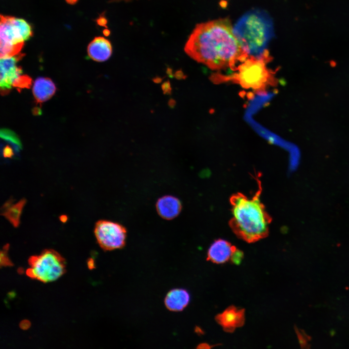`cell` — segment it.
Listing matches in <instances>:
<instances>
[{
	"label": "cell",
	"instance_id": "1",
	"mask_svg": "<svg viewBox=\"0 0 349 349\" xmlns=\"http://www.w3.org/2000/svg\"><path fill=\"white\" fill-rule=\"evenodd\" d=\"M184 50L190 58L214 70H235L237 64L249 56L235 36L228 18L197 24Z\"/></svg>",
	"mask_w": 349,
	"mask_h": 349
},
{
	"label": "cell",
	"instance_id": "2",
	"mask_svg": "<svg viewBox=\"0 0 349 349\" xmlns=\"http://www.w3.org/2000/svg\"><path fill=\"white\" fill-rule=\"evenodd\" d=\"M261 186L252 197L238 192L230 198L232 217L229 224L241 239L253 243L267 237L271 218L260 198Z\"/></svg>",
	"mask_w": 349,
	"mask_h": 349
},
{
	"label": "cell",
	"instance_id": "3",
	"mask_svg": "<svg viewBox=\"0 0 349 349\" xmlns=\"http://www.w3.org/2000/svg\"><path fill=\"white\" fill-rule=\"evenodd\" d=\"M233 31L249 56L269 54L266 48L274 33L272 20L266 12L255 10L247 13L238 21Z\"/></svg>",
	"mask_w": 349,
	"mask_h": 349
},
{
	"label": "cell",
	"instance_id": "4",
	"mask_svg": "<svg viewBox=\"0 0 349 349\" xmlns=\"http://www.w3.org/2000/svg\"><path fill=\"white\" fill-rule=\"evenodd\" d=\"M31 26L24 19L0 16V58L11 57L19 53L25 41L32 35Z\"/></svg>",
	"mask_w": 349,
	"mask_h": 349
},
{
	"label": "cell",
	"instance_id": "5",
	"mask_svg": "<svg viewBox=\"0 0 349 349\" xmlns=\"http://www.w3.org/2000/svg\"><path fill=\"white\" fill-rule=\"evenodd\" d=\"M26 274L43 283L55 281L65 272L64 259L56 251L47 249L40 254L30 257Z\"/></svg>",
	"mask_w": 349,
	"mask_h": 349
},
{
	"label": "cell",
	"instance_id": "6",
	"mask_svg": "<svg viewBox=\"0 0 349 349\" xmlns=\"http://www.w3.org/2000/svg\"><path fill=\"white\" fill-rule=\"evenodd\" d=\"M269 55L261 57L249 56L235 69L232 79L246 89H263L271 79L266 63Z\"/></svg>",
	"mask_w": 349,
	"mask_h": 349
},
{
	"label": "cell",
	"instance_id": "7",
	"mask_svg": "<svg viewBox=\"0 0 349 349\" xmlns=\"http://www.w3.org/2000/svg\"><path fill=\"white\" fill-rule=\"evenodd\" d=\"M127 232L122 224L107 220L97 221L94 228L97 242L105 251L123 248L126 244Z\"/></svg>",
	"mask_w": 349,
	"mask_h": 349
},
{
	"label": "cell",
	"instance_id": "8",
	"mask_svg": "<svg viewBox=\"0 0 349 349\" xmlns=\"http://www.w3.org/2000/svg\"><path fill=\"white\" fill-rule=\"evenodd\" d=\"M23 55L19 53L13 56L0 58V85L2 95L10 92L15 81L22 73L21 68L17 63Z\"/></svg>",
	"mask_w": 349,
	"mask_h": 349
},
{
	"label": "cell",
	"instance_id": "9",
	"mask_svg": "<svg viewBox=\"0 0 349 349\" xmlns=\"http://www.w3.org/2000/svg\"><path fill=\"white\" fill-rule=\"evenodd\" d=\"M215 319L224 331L232 333L236 328L244 325L245 310L235 306H230L222 313L218 314Z\"/></svg>",
	"mask_w": 349,
	"mask_h": 349
},
{
	"label": "cell",
	"instance_id": "10",
	"mask_svg": "<svg viewBox=\"0 0 349 349\" xmlns=\"http://www.w3.org/2000/svg\"><path fill=\"white\" fill-rule=\"evenodd\" d=\"M237 248L229 241L218 239L210 246L207 253V260L216 264H222L230 259Z\"/></svg>",
	"mask_w": 349,
	"mask_h": 349
},
{
	"label": "cell",
	"instance_id": "11",
	"mask_svg": "<svg viewBox=\"0 0 349 349\" xmlns=\"http://www.w3.org/2000/svg\"><path fill=\"white\" fill-rule=\"evenodd\" d=\"M156 207L160 217L170 220L179 214L182 209V204L177 197L172 195H165L158 200Z\"/></svg>",
	"mask_w": 349,
	"mask_h": 349
},
{
	"label": "cell",
	"instance_id": "12",
	"mask_svg": "<svg viewBox=\"0 0 349 349\" xmlns=\"http://www.w3.org/2000/svg\"><path fill=\"white\" fill-rule=\"evenodd\" d=\"M112 46L110 42L101 36L95 38L87 48L88 55L95 61L102 62L110 58L112 54Z\"/></svg>",
	"mask_w": 349,
	"mask_h": 349
},
{
	"label": "cell",
	"instance_id": "13",
	"mask_svg": "<svg viewBox=\"0 0 349 349\" xmlns=\"http://www.w3.org/2000/svg\"><path fill=\"white\" fill-rule=\"evenodd\" d=\"M190 301V295L188 291L183 288H175L168 292L164 299V304L170 311L179 312L187 306Z\"/></svg>",
	"mask_w": 349,
	"mask_h": 349
},
{
	"label": "cell",
	"instance_id": "14",
	"mask_svg": "<svg viewBox=\"0 0 349 349\" xmlns=\"http://www.w3.org/2000/svg\"><path fill=\"white\" fill-rule=\"evenodd\" d=\"M56 87L49 78L39 77L35 79L32 93L37 103L41 104L49 100L55 93Z\"/></svg>",
	"mask_w": 349,
	"mask_h": 349
},
{
	"label": "cell",
	"instance_id": "15",
	"mask_svg": "<svg viewBox=\"0 0 349 349\" xmlns=\"http://www.w3.org/2000/svg\"><path fill=\"white\" fill-rule=\"evenodd\" d=\"M26 203L25 199H22L15 204L12 201L7 202L2 206L1 214L14 227H17L20 223V216Z\"/></svg>",
	"mask_w": 349,
	"mask_h": 349
},
{
	"label": "cell",
	"instance_id": "16",
	"mask_svg": "<svg viewBox=\"0 0 349 349\" xmlns=\"http://www.w3.org/2000/svg\"><path fill=\"white\" fill-rule=\"evenodd\" d=\"M0 137L12 145L14 149L19 152L21 148V144L20 140L16 134L11 130L7 129H2L0 131Z\"/></svg>",
	"mask_w": 349,
	"mask_h": 349
},
{
	"label": "cell",
	"instance_id": "17",
	"mask_svg": "<svg viewBox=\"0 0 349 349\" xmlns=\"http://www.w3.org/2000/svg\"><path fill=\"white\" fill-rule=\"evenodd\" d=\"M32 85L31 78L26 75H20L15 81L13 87L19 91L24 88H29Z\"/></svg>",
	"mask_w": 349,
	"mask_h": 349
},
{
	"label": "cell",
	"instance_id": "18",
	"mask_svg": "<svg viewBox=\"0 0 349 349\" xmlns=\"http://www.w3.org/2000/svg\"><path fill=\"white\" fill-rule=\"evenodd\" d=\"M243 256V253L237 248L232 254L230 260L232 263L238 265L240 263Z\"/></svg>",
	"mask_w": 349,
	"mask_h": 349
},
{
	"label": "cell",
	"instance_id": "19",
	"mask_svg": "<svg viewBox=\"0 0 349 349\" xmlns=\"http://www.w3.org/2000/svg\"><path fill=\"white\" fill-rule=\"evenodd\" d=\"M7 246V245H6ZM6 249V247L5 248L3 251L1 252V257H3V259L1 258V260H3V263L4 265H11V262L8 259L7 254H6V251L5 250Z\"/></svg>",
	"mask_w": 349,
	"mask_h": 349
},
{
	"label": "cell",
	"instance_id": "20",
	"mask_svg": "<svg viewBox=\"0 0 349 349\" xmlns=\"http://www.w3.org/2000/svg\"><path fill=\"white\" fill-rule=\"evenodd\" d=\"M13 151L11 147L6 146L3 149V155L5 158H11L13 155Z\"/></svg>",
	"mask_w": 349,
	"mask_h": 349
},
{
	"label": "cell",
	"instance_id": "21",
	"mask_svg": "<svg viewBox=\"0 0 349 349\" xmlns=\"http://www.w3.org/2000/svg\"><path fill=\"white\" fill-rule=\"evenodd\" d=\"M69 3H74L77 0H66Z\"/></svg>",
	"mask_w": 349,
	"mask_h": 349
},
{
	"label": "cell",
	"instance_id": "22",
	"mask_svg": "<svg viewBox=\"0 0 349 349\" xmlns=\"http://www.w3.org/2000/svg\"><path fill=\"white\" fill-rule=\"evenodd\" d=\"M122 0H124V1H128V0H113V1H122Z\"/></svg>",
	"mask_w": 349,
	"mask_h": 349
}]
</instances>
